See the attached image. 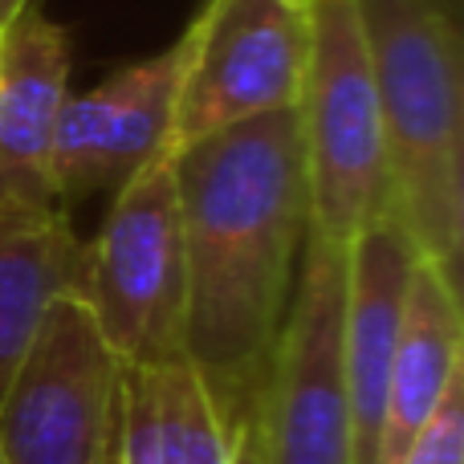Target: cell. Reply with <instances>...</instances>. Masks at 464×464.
I'll list each match as a JSON object with an SVG mask.
<instances>
[{
  "mask_svg": "<svg viewBox=\"0 0 464 464\" xmlns=\"http://www.w3.org/2000/svg\"><path fill=\"white\" fill-rule=\"evenodd\" d=\"M171 163L184 228V359L245 432L310 240L297 111L204 135L171 151Z\"/></svg>",
  "mask_w": 464,
  "mask_h": 464,
  "instance_id": "cell-1",
  "label": "cell"
},
{
  "mask_svg": "<svg viewBox=\"0 0 464 464\" xmlns=\"http://www.w3.org/2000/svg\"><path fill=\"white\" fill-rule=\"evenodd\" d=\"M379 98L392 204L420 256L460 277L464 0H354Z\"/></svg>",
  "mask_w": 464,
  "mask_h": 464,
  "instance_id": "cell-2",
  "label": "cell"
},
{
  "mask_svg": "<svg viewBox=\"0 0 464 464\" xmlns=\"http://www.w3.org/2000/svg\"><path fill=\"white\" fill-rule=\"evenodd\" d=\"M343 302L346 245L310 237L285 322L240 432V464H354Z\"/></svg>",
  "mask_w": 464,
  "mask_h": 464,
  "instance_id": "cell-3",
  "label": "cell"
},
{
  "mask_svg": "<svg viewBox=\"0 0 464 464\" xmlns=\"http://www.w3.org/2000/svg\"><path fill=\"white\" fill-rule=\"evenodd\" d=\"M310 53L297 90V127L310 192V237L351 245L392 212V171L354 0H310Z\"/></svg>",
  "mask_w": 464,
  "mask_h": 464,
  "instance_id": "cell-4",
  "label": "cell"
},
{
  "mask_svg": "<svg viewBox=\"0 0 464 464\" xmlns=\"http://www.w3.org/2000/svg\"><path fill=\"white\" fill-rule=\"evenodd\" d=\"M82 297L122 367L184 359V228L171 155L111 196L86 245Z\"/></svg>",
  "mask_w": 464,
  "mask_h": 464,
  "instance_id": "cell-5",
  "label": "cell"
},
{
  "mask_svg": "<svg viewBox=\"0 0 464 464\" xmlns=\"http://www.w3.org/2000/svg\"><path fill=\"white\" fill-rule=\"evenodd\" d=\"M122 362L82 294H62L41 318L5 400V464H114Z\"/></svg>",
  "mask_w": 464,
  "mask_h": 464,
  "instance_id": "cell-6",
  "label": "cell"
},
{
  "mask_svg": "<svg viewBox=\"0 0 464 464\" xmlns=\"http://www.w3.org/2000/svg\"><path fill=\"white\" fill-rule=\"evenodd\" d=\"M179 41L184 73L171 151L297 102L310 21L294 0H204Z\"/></svg>",
  "mask_w": 464,
  "mask_h": 464,
  "instance_id": "cell-7",
  "label": "cell"
},
{
  "mask_svg": "<svg viewBox=\"0 0 464 464\" xmlns=\"http://www.w3.org/2000/svg\"><path fill=\"white\" fill-rule=\"evenodd\" d=\"M420 261L400 217L383 212L346 245V302H343V362L351 392L354 464L375 460L379 424H383L387 375L400 338L408 277Z\"/></svg>",
  "mask_w": 464,
  "mask_h": 464,
  "instance_id": "cell-8",
  "label": "cell"
},
{
  "mask_svg": "<svg viewBox=\"0 0 464 464\" xmlns=\"http://www.w3.org/2000/svg\"><path fill=\"white\" fill-rule=\"evenodd\" d=\"M70 98V37L37 5L0 29V212L57 208L49 155Z\"/></svg>",
  "mask_w": 464,
  "mask_h": 464,
  "instance_id": "cell-9",
  "label": "cell"
},
{
  "mask_svg": "<svg viewBox=\"0 0 464 464\" xmlns=\"http://www.w3.org/2000/svg\"><path fill=\"white\" fill-rule=\"evenodd\" d=\"M460 277L420 256L408 277L400 338H395L392 375H387L383 424H379L371 464H400L408 440L428 424L449 387L460 379Z\"/></svg>",
  "mask_w": 464,
  "mask_h": 464,
  "instance_id": "cell-10",
  "label": "cell"
},
{
  "mask_svg": "<svg viewBox=\"0 0 464 464\" xmlns=\"http://www.w3.org/2000/svg\"><path fill=\"white\" fill-rule=\"evenodd\" d=\"M86 245L62 208L0 212V400L13 383L41 318L62 294H82Z\"/></svg>",
  "mask_w": 464,
  "mask_h": 464,
  "instance_id": "cell-11",
  "label": "cell"
},
{
  "mask_svg": "<svg viewBox=\"0 0 464 464\" xmlns=\"http://www.w3.org/2000/svg\"><path fill=\"white\" fill-rule=\"evenodd\" d=\"M184 73V41L163 49L160 57L122 65L119 106L111 122V151H106V192H119L130 176L171 155V122H176V94Z\"/></svg>",
  "mask_w": 464,
  "mask_h": 464,
  "instance_id": "cell-12",
  "label": "cell"
},
{
  "mask_svg": "<svg viewBox=\"0 0 464 464\" xmlns=\"http://www.w3.org/2000/svg\"><path fill=\"white\" fill-rule=\"evenodd\" d=\"M168 464H240V432L188 359L160 367Z\"/></svg>",
  "mask_w": 464,
  "mask_h": 464,
  "instance_id": "cell-13",
  "label": "cell"
},
{
  "mask_svg": "<svg viewBox=\"0 0 464 464\" xmlns=\"http://www.w3.org/2000/svg\"><path fill=\"white\" fill-rule=\"evenodd\" d=\"M163 362L122 367L119 383V432H114V464H168L163 436Z\"/></svg>",
  "mask_w": 464,
  "mask_h": 464,
  "instance_id": "cell-14",
  "label": "cell"
},
{
  "mask_svg": "<svg viewBox=\"0 0 464 464\" xmlns=\"http://www.w3.org/2000/svg\"><path fill=\"white\" fill-rule=\"evenodd\" d=\"M400 464H464V375L449 387L428 424L408 440Z\"/></svg>",
  "mask_w": 464,
  "mask_h": 464,
  "instance_id": "cell-15",
  "label": "cell"
},
{
  "mask_svg": "<svg viewBox=\"0 0 464 464\" xmlns=\"http://www.w3.org/2000/svg\"><path fill=\"white\" fill-rule=\"evenodd\" d=\"M29 5H33V0H0V29H5V24L13 21L16 13H24Z\"/></svg>",
  "mask_w": 464,
  "mask_h": 464,
  "instance_id": "cell-16",
  "label": "cell"
},
{
  "mask_svg": "<svg viewBox=\"0 0 464 464\" xmlns=\"http://www.w3.org/2000/svg\"><path fill=\"white\" fill-rule=\"evenodd\" d=\"M294 5H302V8H305V5H310V0H294Z\"/></svg>",
  "mask_w": 464,
  "mask_h": 464,
  "instance_id": "cell-17",
  "label": "cell"
},
{
  "mask_svg": "<svg viewBox=\"0 0 464 464\" xmlns=\"http://www.w3.org/2000/svg\"><path fill=\"white\" fill-rule=\"evenodd\" d=\"M0 464H5V457H0Z\"/></svg>",
  "mask_w": 464,
  "mask_h": 464,
  "instance_id": "cell-18",
  "label": "cell"
}]
</instances>
